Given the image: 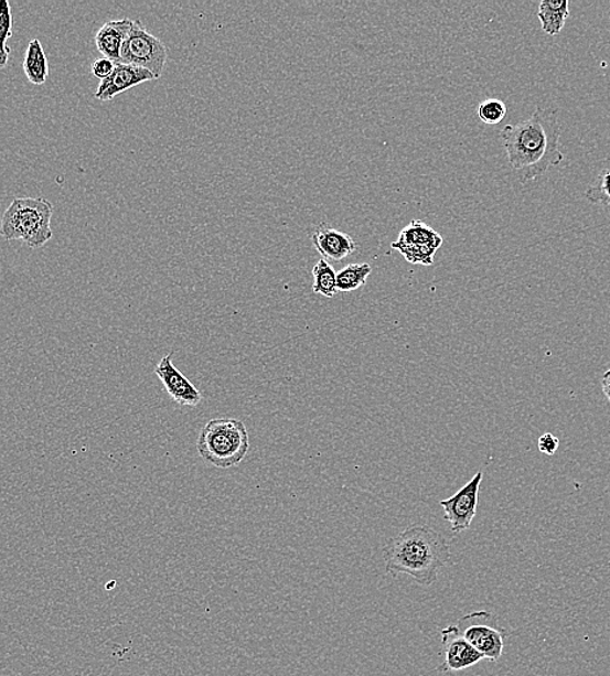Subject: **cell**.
I'll return each mask as SVG.
<instances>
[{
    "instance_id": "6",
    "label": "cell",
    "mask_w": 610,
    "mask_h": 676,
    "mask_svg": "<svg viewBox=\"0 0 610 676\" xmlns=\"http://www.w3.org/2000/svg\"><path fill=\"white\" fill-rule=\"evenodd\" d=\"M461 634L474 648L491 661L503 656L506 631L497 626L495 616L489 612L470 613L457 622Z\"/></svg>"
},
{
    "instance_id": "22",
    "label": "cell",
    "mask_w": 610,
    "mask_h": 676,
    "mask_svg": "<svg viewBox=\"0 0 610 676\" xmlns=\"http://www.w3.org/2000/svg\"><path fill=\"white\" fill-rule=\"evenodd\" d=\"M558 447H560V440L556 438L555 434L544 433L537 442V448H539L543 454L555 455Z\"/></svg>"
},
{
    "instance_id": "15",
    "label": "cell",
    "mask_w": 610,
    "mask_h": 676,
    "mask_svg": "<svg viewBox=\"0 0 610 676\" xmlns=\"http://www.w3.org/2000/svg\"><path fill=\"white\" fill-rule=\"evenodd\" d=\"M23 67L29 83L33 85L46 83L50 72L49 62L40 40L29 42Z\"/></svg>"
},
{
    "instance_id": "13",
    "label": "cell",
    "mask_w": 610,
    "mask_h": 676,
    "mask_svg": "<svg viewBox=\"0 0 610 676\" xmlns=\"http://www.w3.org/2000/svg\"><path fill=\"white\" fill-rule=\"evenodd\" d=\"M133 23L135 20L122 19L108 21L101 26L96 34V45L99 53L107 60L120 64L121 49L125 46L130 31H132Z\"/></svg>"
},
{
    "instance_id": "2",
    "label": "cell",
    "mask_w": 610,
    "mask_h": 676,
    "mask_svg": "<svg viewBox=\"0 0 610 676\" xmlns=\"http://www.w3.org/2000/svg\"><path fill=\"white\" fill-rule=\"evenodd\" d=\"M383 558L389 576L396 578L406 573L418 584L430 587L438 580L441 567L448 564L450 548L435 529L413 526L387 543Z\"/></svg>"
},
{
    "instance_id": "4",
    "label": "cell",
    "mask_w": 610,
    "mask_h": 676,
    "mask_svg": "<svg viewBox=\"0 0 610 676\" xmlns=\"http://www.w3.org/2000/svg\"><path fill=\"white\" fill-rule=\"evenodd\" d=\"M54 206L46 198H17L6 210L2 219V236L9 242H21L39 249L53 238Z\"/></svg>"
},
{
    "instance_id": "9",
    "label": "cell",
    "mask_w": 610,
    "mask_h": 676,
    "mask_svg": "<svg viewBox=\"0 0 610 676\" xmlns=\"http://www.w3.org/2000/svg\"><path fill=\"white\" fill-rule=\"evenodd\" d=\"M482 480L483 472L479 471L454 496L440 501V505L445 508V517L452 526L453 533H462V530L469 529L471 523H473Z\"/></svg>"
},
{
    "instance_id": "7",
    "label": "cell",
    "mask_w": 610,
    "mask_h": 676,
    "mask_svg": "<svg viewBox=\"0 0 610 676\" xmlns=\"http://www.w3.org/2000/svg\"><path fill=\"white\" fill-rule=\"evenodd\" d=\"M442 245V237L420 221H413L402 230L398 238L392 244V249L403 254L404 258L413 265L431 266L436 251Z\"/></svg>"
},
{
    "instance_id": "21",
    "label": "cell",
    "mask_w": 610,
    "mask_h": 676,
    "mask_svg": "<svg viewBox=\"0 0 610 676\" xmlns=\"http://www.w3.org/2000/svg\"><path fill=\"white\" fill-rule=\"evenodd\" d=\"M116 64L115 62L107 60V57H100V60H97L96 62H93L92 64V74L94 75V77H97L100 79H105L108 76L113 75V72L116 68Z\"/></svg>"
},
{
    "instance_id": "1",
    "label": "cell",
    "mask_w": 610,
    "mask_h": 676,
    "mask_svg": "<svg viewBox=\"0 0 610 676\" xmlns=\"http://www.w3.org/2000/svg\"><path fill=\"white\" fill-rule=\"evenodd\" d=\"M500 136L522 184L543 176L564 160L557 111L550 108L537 107L527 120L510 124Z\"/></svg>"
},
{
    "instance_id": "11",
    "label": "cell",
    "mask_w": 610,
    "mask_h": 676,
    "mask_svg": "<svg viewBox=\"0 0 610 676\" xmlns=\"http://www.w3.org/2000/svg\"><path fill=\"white\" fill-rule=\"evenodd\" d=\"M150 71L136 65L118 64L111 76L101 79L94 98L107 101L143 83L156 82Z\"/></svg>"
},
{
    "instance_id": "14",
    "label": "cell",
    "mask_w": 610,
    "mask_h": 676,
    "mask_svg": "<svg viewBox=\"0 0 610 676\" xmlns=\"http://www.w3.org/2000/svg\"><path fill=\"white\" fill-rule=\"evenodd\" d=\"M569 17L568 0H542L537 11L543 31L548 35L560 34Z\"/></svg>"
},
{
    "instance_id": "17",
    "label": "cell",
    "mask_w": 610,
    "mask_h": 676,
    "mask_svg": "<svg viewBox=\"0 0 610 676\" xmlns=\"http://www.w3.org/2000/svg\"><path fill=\"white\" fill-rule=\"evenodd\" d=\"M373 268L368 264L349 265L338 272L339 292L351 293L365 286Z\"/></svg>"
},
{
    "instance_id": "20",
    "label": "cell",
    "mask_w": 610,
    "mask_h": 676,
    "mask_svg": "<svg viewBox=\"0 0 610 676\" xmlns=\"http://www.w3.org/2000/svg\"><path fill=\"white\" fill-rule=\"evenodd\" d=\"M12 12L9 0H3L0 10V28H2V49H0V68H4L10 60L11 49L7 46V41L12 37Z\"/></svg>"
},
{
    "instance_id": "5",
    "label": "cell",
    "mask_w": 610,
    "mask_h": 676,
    "mask_svg": "<svg viewBox=\"0 0 610 676\" xmlns=\"http://www.w3.org/2000/svg\"><path fill=\"white\" fill-rule=\"evenodd\" d=\"M169 49L164 43L152 35L140 20H135L125 46L121 49L120 64L136 65L151 72L156 78H161Z\"/></svg>"
},
{
    "instance_id": "12",
    "label": "cell",
    "mask_w": 610,
    "mask_h": 676,
    "mask_svg": "<svg viewBox=\"0 0 610 676\" xmlns=\"http://www.w3.org/2000/svg\"><path fill=\"white\" fill-rule=\"evenodd\" d=\"M311 239L315 250L325 260L341 261L358 249L357 243L351 236L327 223L318 225Z\"/></svg>"
},
{
    "instance_id": "8",
    "label": "cell",
    "mask_w": 610,
    "mask_h": 676,
    "mask_svg": "<svg viewBox=\"0 0 610 676\" xmlns=\"http://www.w3.org/2000/svg\"><path fill=\"white\" fill-rule=\"evenodd\" d=\"M442 664L439 667L441 673H456L467 670L484 659L483 654L471 645L467 637L461 634L457 624H450L441 630Z\"/></svg>"
},
{
    "instance_id": "10",
    "label": "cell",
    "mask_w": 610,
    "mask_h": 676,
    "mask_svg": "<svg viewBox=\"0 0 610 676\" xmlns=\"http://www.w3.org/2000/svg\"><path fill=\"white\" fill-rule=\"evenodd\" d=\"M158 379L164 385L167 394L181 406H197L202 401L201 391L174 367L172 354L165 355L156 367Z\"/></svg>"
},
{
    "instance_id": "3",
    "label": "cell",
    "mask_w": 610,
    "mask_h": 676,
    "mask_svg": "<svg viewBox=\"0 0 610 676\" xmlns=\"http://www.w3.org/2000/svg\"><path fill=\"white\" fill-rule=\"evenodd\" d=\"M249 433L242 420L216 418L202 428L197 441L200 455L217 469H231L249 452Z\"/></svg>"
},
{
    "instance_id": "23",
    "label": "cell",
    "mask_w": 610,
    "mask_h": 676,
    "mask_svg": "<svg viewBox=\"0 0 610 676\" xmlns=\"http://www.w3.org/2000/svg\"><path fill=\"white\" fill-rule=\"evenodd\" d=\"M601 389L602 394H604L608 401L610 403V369H608L607 373L601 377Z\"/></svg>"
},
{
    "instance_id": "18",
    "label": "cell",
    "mask_w": 610,
    "mask_h": 676,
    "mask_svg": "<svg viewBox=\"0 0 610 676\" xmlns=\"http://www.w3.org/2000/svg\"><path fill=\"white\" fill-rule=\"evenodd\" d=\"M506 112L504 101L496 98L485 99L478 106V118L486 126H497L505 119Z\"/></svg>"
},
{
    "instance_id": "19",
    "label": "cell",
    "mask_w": 610,
    "mask_h": 676,
    "mask_svg": "<svg viewBox=\"0 0 610 676\" xmlns=\"http://www.w3.org/2000/svg\"><path fill=\"white\" fill-rule=\"evenodd\" d=\"M586 198L595 205L610 206V169L602 171L586 191Z\"/></svg>"
},
{
    "instance_id": "16",
    "label": "cell",
    "mask_w": 610,
    "mask_h": 676,
    "mask_svg": "<svg viewBox=\"0 0 610 676\" xmlns=\"http://www.w3.org/2000/svg\"><path fill=\"white\" fill-rule=\"evenodd\" d=\"M312 276H314V283H312V292L321 294L325 298L335 297L339 292L338 289V272L335 268L330 265L329 260L321 259L312 268Z\"/></svg>"
}]
</instances>
